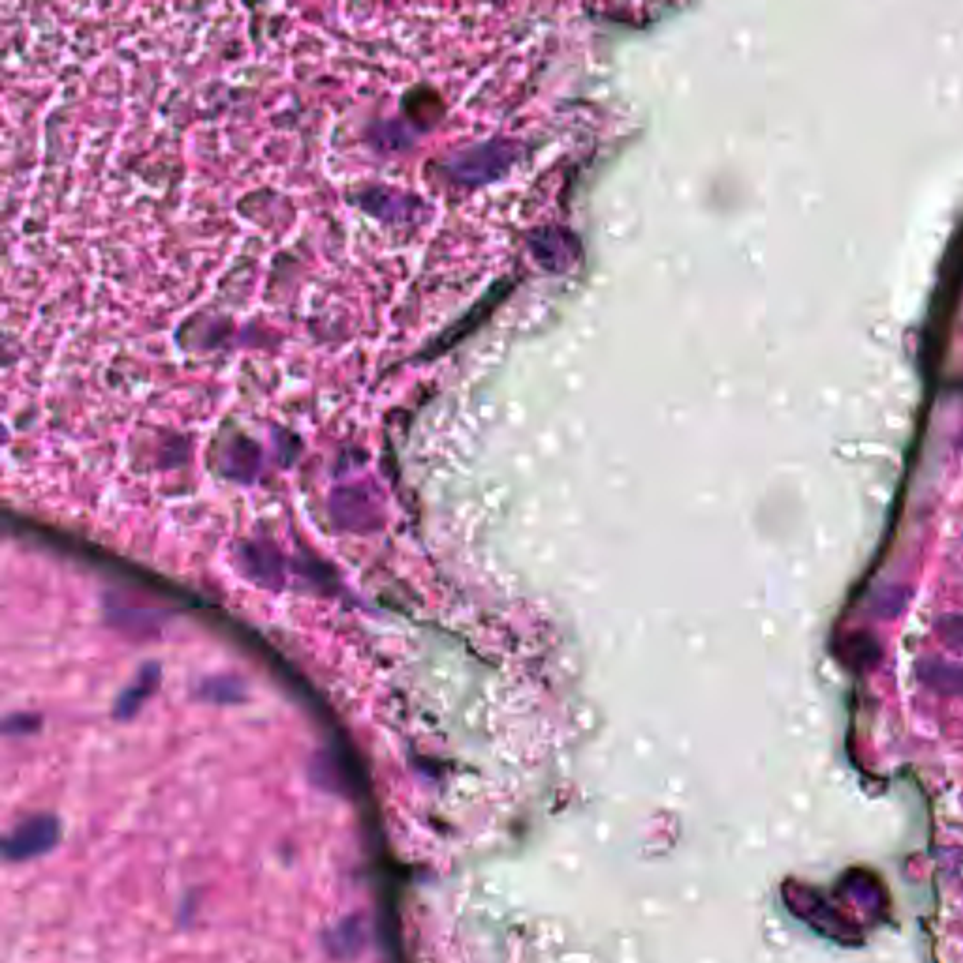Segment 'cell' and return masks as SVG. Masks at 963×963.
Masks as SVG:
<instances>
[{"label": "cell", "mask_w": 963, "mask_h": 963, "mask_svg": "<svg viewBox=\"0 0 963 963\" xmlns=\"http://www.w3.org/2000/svg\"><path fill=\"white\" fill-rule=\"evenodd\" d=\"M55 839V824L48 819H34L19 826L14 837L6 845V853L12 858H23L44 851Z\"/></svg>", "instance_id": "cell-1"}]
</instances>
